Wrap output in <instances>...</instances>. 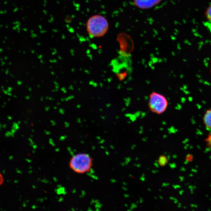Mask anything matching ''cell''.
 Listing matches in <instances>:
<instances>
[{
    "label": "cell",
    "mask_w": 211,
    "mask_h": 211,
    "mask_svg": "<svg viewBox=\"0 0 211 211\" xmlns=\"http://www.w3.org/2000/svg\"><path fill=\"white\" fill-rule=\"evenodd\" d=\"M69 164L70 169L76 173H86L91 170L93 159L89 154L80 153L71 158Z\"/></svg>",
    "instance_id": "obj_1"
},
{
    "label": "cell",
    "mask_w": 211,
    "mask_h": 211,
    "mask_svg": "<svg viewBox=\"0 0 211 211\" xmlns=\"http://www.w3.org/2000/svg\"><path fill=\"white\" fill-rule=\"evenodd\" d=\"M108 27L107 20L99 15L91 17L87 24L88 32L91 36L94 37L103 36L107 32Z\"/></svg>",
    "instance_id": "obj_2"
},
{
    "label": "cell",
    "mask_w": 211,
    "mask_h": 211,
    "mask_svg": "<svg viewBox=\"0 0 211 211\" xmlns=\"http://www.w3.org/2000/svg\"><path fill=\"white\" fill-rule=\"evenodd\" d=\"M169 102L166 97L159 93L152 92L149 96L148 107L151 112L155 114H163L166 110Z\"/></svg>",
    "instance_id": "obj_3"
},
{
    "label": "cell",
    "mask_w": 211,
    "mask_h": 211,
    "mask_svg": "<svg viewBox=\"0 0 211 211\" xmlns=\"http://www.w3.org/2000/svg\"><path fill=\"white\" fill-rule=\"evenodd\" d=\"M161 0H134V5L142 9L152 7L158 4Z\"/></svg>",
    "instance_id": "obj_4"
},
{
    "label": "cell",
    "mask_w": 211,
    "mask_h": 211,
    "mask_svg": "<svg viewBox=\"0 0 211 211\" xmlns=\"http://www.w3.org/2000/svg\"><path fill=\"white\" fill-rule=\"evenodd\" d=\"M203 120L206 128L211 131V109L206 111L203 118Z\"/></svg>",
    "instance_id": "obj_5"
},
{
    "label": "cell",
    "mask_w": 211,
    "mask_h": 211,
    "mask_svg": "<svg viewBox=\"0 0 211 211\" xmlns=\"http://www.w3.org/2000/svg\"><path fill=\"white\" fill-rule=\"evenodd\" d=\"M168 160H168L166 156L162 155L160 156L159 158L158 161L159 165L161 166H165L168 163Z\"/></svg>",
    "instance_id": "obj_6"
},
{
    "label": "cell",
    "mask_w": 211,
    "mask_h": 211,
    "mask_svg": "<svg viewBox=\"0 0 211 211\" xmlns=\"http://www.w3.org/2000/svg\"><path fill=\"white\" fill-rule=\"evenodd\" d=\"M14 26L13 27V30H16L18 32H20V26L21 23L19 21H15L13 23Z\"/></svg>",
    "instance_id": "obj_7"
},
{
    "label": "cell",
    "mask_w": 211,
    "mask_h": 211,
    "mask_svg": "<svg viewBox=\"0 0 211 211\" xmlns=\"http://www.w3.org/2000/svg\"><path fill=\"white\" fill-rule=\"evenodd\" d=\"M205 15L207 19L211 21V5H210L206 9Z\"/></svg>",
    "instance_id": "obj_8"
},
{
    "label": "cell",
    "mask_w": 211,
    "mask_h": 211,
    "mask_svg": "<svg viewBox=\"0 0 211 211\" xmlns=\"http://www.w3.org/2000/svg\"><path fill=\"white\" fill-rule=\"evenodd\" d=\"M138 206L136 204H134V203H132L131 204L129 209L127 210L128 211H132L133 210V209H134L136 208Z\"/></svg>",
    "instance_id": "obj_9"
},
{
    "label": "cell",
    "mask_w": 211,
    "mask_h": 211,
    "mask_svg": "<svg viewBox=\"0 0 211 211\" xmlns=\"http://www.w3.org/2000/svg\"><path fill=\"white\" fill-rule=\"evenodd\" d=\"M131 160H132V158L130 157L125 158L124 162L126 163V165L128 164V163L131 162Z\"/></svg>",
    "instance_id": "obj_10"
},
{
    "label": "cell",
    "mask_w": 211,
    "mask_h": 211,
    "mask_svg": "<svg viewBox=\"0 0 211 211\" xmlns=\"http://www.w3.org/2000/svg\"><path fill=\"white\" fill-rule=\"evenodd\" d=\"M3 182H4V178L3 175L0 172V186L3 184Z\"/></svg>",
    "instance_id": "obj_11"
},
{
    "label": "cell",
    "mask_w": 211,
    "mask_h": 211,
    "mask_svg": "<svg viewBox=\"0 0 211 211\" xmlns=\"http://www.w3.org/2000/svg\"><path fill=\"white\" fill-rule=\"evenodd\" d=\"M146 179L145 175L144 174H142L140 178V180L142 182L145 181Z\"/></svg>",
    "instance_id": "obj_12"
},
{
    "label": "cell",
    "mask_w": 211,
    "mask_h": 211,
    "mask_svg": "<svg viewBox=\"0 0 211 211\" xmlns=\"http://www.w3.org/2000/svg\"><path fill=\"white\" fill-rule=\"evenodd\" d=\"M169 167H170V168L172 169H175V168H176V167H177V165H176V163H174V162L169 163Z\"/></svg>",
    "instance_id": "obj_13"
},
{
    "label": "cell",
    "mask_w": 211,
    "mask_h": 211,
    "mask_svg": "<svg viewBox=\"0 0 211 211\" xmlns=\"http://www.w3.org/2000/svg\"><path fill=\"white\" fill-rule=\"evenodd\" d=\"M169 199H170V200H173L174 203L175 204H177V203H178V200H177V199H176V198H174V197H170V198H169Z\"/></svg>",
    "instance_id": "obj_14"
},
{
    "label": "cell",
    "mask_w": 211,
    "mask_h": 211,
    "mask_svg": "<svg viewBox=\"0 0 211 211\" xmlns=\"http://www.w3.org/2000/svg\"><path fill=\"white\" fill-rule=\"evenodd\" d=\"M169 185H170V184L169 183H163L162 184V187H167V186H169Z\"/></svg>",
    "instance_id": "obj_15"
},
{
    "label": "cell",
    "mask_w": 211,
    "mask_h": 211,
    "mask_svg": "<svg viewBox=\"0 0 211 211\" xmlns=\"http://www.w3.org/2000/svg\"><path fill=\"white\" fill-rule=\"evenodd\" d=\"M153 164L154 166H155L156 168H158L159 167V165L157 161H155V162H154Z\"/></svg>",
    "instance_id": "obj_16"
},
{
    "label": "cell",
    "mask_w": 211,
    "mask_h": 211,
    "mask_svg": "<svg viewBox=\"0 0 211 211\" xmlns=\"http://www.w3.org/2000/svg\"><path fill=\"white\" fill-rule=\"evenodd\" d=\"M172 187L174 189H177L179 188H180V186L178 185H172Z\"/></svg>",
    "instance_id": "obj_17"
},
{
    "label": "cell",
    "mask_w": 211,
    "mask_h": 211,
    "mask_svg": "<svg viewBox=\"0 0 211 211\" xmlns=\"http://www.w3.org/2000/svg\"><path fill=\"white\" fill-rule=\"evenodd\" d=\"M7 13V11L4 10V11H0V14H5Z\"/></svg>",
    "instance_id": "obj_18"
},
{
    "label": "cell",
    "mask_w": 211,
    "mask_h": 211,
    "mask_svg": "<svg viewBox=\"0 0 211 211\" xmlns=\"http://www.w3.org/2000/svg\"><path fill=\"white\" fill-rule=\"evenodd\" d=\"M159 172V171L158 170H152V172L154 174L157 173H158Z\"/></svg>",
    "instance_id": "obj_19"
},
{
    "label": "cell",
    "mask_w": 211,
    "mask_h": 211,
    "mask_svg": "<svg viewBox=\"0 0 211 211\" xmlns=\"http://www.w3.org/2000/svg\"><path fill=\"white\" fill-rule=\"evenodd\" d=\"M134 166L136 167L137 168H140L141 167V164H134Z\"/></svg>",
    "instance_id": "obj_20"
},
{
    "label": "cell",
    "mask_w": 211,
    "mask_h": 211,
    "mask_svg": "<svg viewBox=\"0 0 211 211\" xmlns=\"http://www.w3.org/2000/svg\"><path fill=\"white\" fill-rule=\"evenodd\" d=\"M136 147V146L135 145H133L132 146V147H131V149H132V150H133L135 149Z\"/></svg>",
    "instance_id": "obj_21"
},
{
    "label": "cell",
    "mask_w": 211,
    "mask_h": 211,
    "mask_svg": "<svg viewBox=\"0 0 211 211\" xmlns=\"http://www.w3.org/2000/svg\"><path fill=\"white\" fill-rule=\"evenodd\" d=\"M18 8H15L13 10L14 12H17V11H18Z\"/></svg>",
    "instance_id": "obj_22"
},
{
    "label": "cell",
    "mask_w": 211,
    "mask_h": 211,
    "mask_svg": "<svg viewBox=\"0 0 211 211\" xmlns=\"http://www.w3.org/2000/svg\"><path fill=\"white\" fill-rule=\"evenodd\" d=\"M142 141H143V142H146L147 141H148V138L146 137L143 138V139H142Z\"/></svg>",
    "instance_id": "obj_23"
},
{
    "label": "cell",
    "mask_w": 211,
    "mask_h": 211,
    "mask_svg": "<svg viewBox=\"0 0 211 211\" xmlns=\"http://www.w3.org/2000/svg\"><path fill=\"white\" fill-rule=\"evenodd\" d=\"M139 202L140 203H142L143 202V199H142V198H140Z\"/></svg>",
    "instance_id": "obj_24"
},
{
    "label": "cell",
    "mask_w": 211,
    "mask_h": 211,
    "mask_svg": "<svg viewBox=\"0 0 211 211\" xmlns=\"http://www.w3.org/2000/svg\"><path fill=\"white\" fill-rule=\"evenodd\" d=\"M172 157L173 159H177V157H178V156H177V155H175L174 154V155H172Z\"/></svg>",
    "instance_id": "obj_25"
},
{
    "label": "cell",
    "mask_w": 211,
    "mask_h": 211,
    "mask_svg": "<svg viewBox=\"0 0 211 211\" xmlns=\"http://www.w3.org/2000/svg\"><path fill=\"white\" fill-rule=\"evenodd\" d=\"M124 196L125 198H127L129 197V195L128 194H124Z\"/></svg>",
    "instance_id": "obj_26"
},
{
    "label": "cell",
    "mask_w": 211,
    "mask_h": 211,
    "mask_svg": "<svg viewBox=\"0 0 211 211\" xmlns=\"http://www.w3.org/2000/svg\"><path fill=\"white\" fill-rule=\"evenodd\" d=\"M122 188L124 190V191H128V189H127V188L125 187V186H122Z\"/></svg>",
    "instance_id": "obj_27"
},
{
    "label": "cell",
    "mask_w": 211,
    "mask_h": 211,
    "mask_svg": "<svg viewBox=\"0 0 211 211\" xmlns=\"http://www.w3.org/2000/svg\"><path fill=\"white\" fill-rule=\"evenodd\" d=\"M167 158L168 160H170V158H171V156H170V155H168L167 156Z\"/></svg>",
    "instance_id": "obj_28"
},
{
    "label": "cell",
    "mask_w": 211,
    "mask_h": 211,
    "mask_svg": "<svg viewBox=\"0 0 211 211\" xmlns=\"http://www.w3.org/2000/svg\"><path fill=\"white\" fill-rule=\"evenodd\" d=\"M123 184L124 186H127V183L125 182H123Z\"/></svg>",
    "instance_id": "obj_29"
},
{
    "label": "cell",
    "mask_w": 211,
    "mask_h": 211,
    "mask_svg": "<svg viewBox=\"0 0 211 211\" xmlns=\"http://www.w3.org/2000/svg\"><path fill=\"white\" fill-rule=\"evenodd\" d=\"M121 165H122V166H125L126 165L125 162H122V163H121Z\"/></svg>",
    "instance_id": "obj_30"
},
{
    "label": "cell",
    "mask_w": 211,
    "mask_h": 211,
    "mask_svg": "<svg viewBox=\"0 0 211 211\" xmlns=\"http://www.w3.org/2000/svg\"><path fill=\"white\" fill-rule=\"evenodd\" d=\"M159 198L160 199H163V196H159Z\"/></svg>",
    "instance_id": "obj_31"
},
{
    "label": "cell",
    "mask_w": 211,
    "mask_h": 211,
    "mask_svg": "<svg viewBox=\"0 0 211 211\" xmlns=\"http://www.w3.org/2000/svg\"><path fill=\"white\" fill-rule=\"evenodd\" d=\"M135 160L136 161H138L139 160V158L136 157V158H135Z\"/></svg>",
    "instance_id": "obj_32"
},
{
    "label": "cell",
    "mask_w": 211,
    "mask_h": 211,
    "mask_svg": "<svg viewBox=\"0 0 211 211\" xmlns=\"http://www.w3.org/2000/svg\"><path fill=\"white\" fill-rule=\"evenodd\" d=\"M167 137V135H164V136H163V138L164 139H165V138H166Z\"/></svg>",
    "instance_id": "obj_33"
},
{
    "label": "cell",
    "mask_w": 211,
    "mask_h": 211,
    "mask_svg": "<svg viewBox=\"0 0 211 211\" xmlns=\"http://www.w3.org/2000/svg\"><path fill=\"white\" fill-rule=\"evenodd\" d=\"M23 30H24V31H27V30L25 28L23 29Z\"/></svg>",
    "instance_id": "obj_34"
},
{
    "label": "cell",
    "mask_w": 211,
    "mask_h": 211,
    "mask_svg": "<svg viewBox=\"0 0 211 211\" xmlns=\"http://www.w3.org/2000/svg\"><path fill=\"white\" fill-rule=\"evenodd\" d=\"M125 206H126V207H128V205H127V204H125Z\"/></svg>",
    "instance_id": "obj_35"
},
{
    "label": "cell",
    "mask_w": 211,
    "mask_h": 211,
    "mask_svg": "<svg viewBox=\"0 0 211 211\" xmlns=\"http://www.w3.org/2000/svg\"><path fill=\"white\" fill-rule=\"evenodd\" d=\"M148 191H151V189L150 188H148Z\"/></svg>",
    "instance_id": "obj_36"
},
{
    "label": "cell",
    "mask_w": 211,
    "mask_h": 211,
    "mask_svg": "<svg viewBox=\"0 0 211 211\" xmlns=\"http://www.w3.org/2000/svg\"><path fill=\"white\" fill-rule=\"evenodd\" d=\"M132 176H132V174H129V177H132Z\"/></svg>",
    "instance_id": "obj_37"
},
{
    "label": "cell",
    "mask_w": 211,
    "mask_h": 211,
    "mask_svg": "<svg viewBox=\"0 0 211 211\" xmlns=\"http://www.w3.org/2000/svg\"><path fill=\"white\" fill-rule=\"evenodd\" d=\"M155 199H157V197H155Z\"/></svg>",
    "instance_id": "obj_38"
},
{
    "label": "cell",
    "mask_w": 211,
    "mask_h": 211,
    "mask_svg": "<svg viewBox=\"0 0 211 211\" xmlns=\"http://www.w3.org/2000/svg\"><path fill=\"white\" fill-rule=\"evenodd\" d=\"M210 148L211 151V146H210Z\"/></svg>",
    "instance_id": "obj_39"
}]
</instances>
